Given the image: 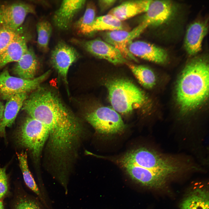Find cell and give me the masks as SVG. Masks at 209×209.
<instances>
[{"label":"cell","instance_id":"obj_1","mask_svg":"<svg viewBox=\"0 0 209 209\" xmlns=\"http://www.w3.org/2000/svg\"><path fill=\"white\" fill-rule=\"evenodd\" d=\"M35 91L25 100L21 108L45 125L50 139L62 140L79 130L81 123L54 93L43 88Z\"/></svg>","mask_w":209,"mask_h":209},{"label":"cell","instance_id":"obj_2","mask_svg":"<svg viewBox=\"0 0 209 209\" xmlns=\"http://www.w3.org/2000/svg\"><path fill=\"white\" fill-rule=\"evenodd\" d=\"M209 65L206 60L196 59L186 65L179 79L176 99L181 110L186 112L197 108L208 95Z\"/></svg>","mask_w":209,"mask_h":209},{"label":"cell","instance_id":"obj_3","mask_svg":"<svg viewBox=\"0 0 209 209\" xmlns=\"http://www.w3.org/2000/svg\"><path fill=\"white\" fill-rule=\"evenodd\" d=\"M107 86L110 102L117 112L128 113L141 106L145 101L143 91L127 80L114 79L109 82Z\"/></svg>","mask_w":209,"mask_h":209},{"label":"cell","instance_id":"obj_4","mask_svg":"<svg viewBox=\"0 0 209 209\" xmlns=\"http://www.w3.org/2000/svg\"><path fill=\"white\" fill-rule=\"evenodd\" d=\"M49 136L46 127L30 117L26 118L17 130L15 138L17 143L28 149L33 158L38 161Z\"/></svg>","mask_w":209,"mask_h":209},{"label":"cell","instance_id":"obj_5","mask_svg":"<svg viewBox=\"0 0 209 209\" xmlns=\"http://www.w3.org/2000/svg\"><path fill=\"white\" fill-rule=\"evenodd\" d=\"M86 119L100 134L110 135L122 132L126 126L118 113L107 107L96 109L86 116Z\"/></svg>","mask_w":209,"mask_h":209},{"label":"cell","instance_id":"obj_6","mask_svg":"<svg viewBox=\"0 0 209 209\" xmlns=\"http://www.w3.org/2000/svg\"><path fill=\"white\" fill-rule=\"evenodd\" d=\"M50 72L48 71L33 79H26L12 76L8 70H4L0 74V96L7 100L15 95L34 91L39 87Z\"/></svg>","mask_w":209,"mask_h":209},{"label":"cell","instance_id":"obj_7","mask_svg":"<svg viewBox=\"0 0 209 209\" xmlns=\"http://www.w3.org/2000/svg\"><path fill=\"white\" fill-rule=\"evenodd\" d=\"M34 7L26 2H18L0 6V27L16 31L24 22L27 16L35 14Z\"/></svg>","mask_w":209,"mask_h":209},{"label":"cell","instance_id":"obj_8","mask_svg":"<svg viewBox=\"0 0 209 209\" xmlns=\"http://www.w3.org/2000/svg\"><path fill=\"white\" fill-rule=\"evenodd\" d=\"M147 28L140 23L139 25L130 30H118L107 31L103 35L104 40L117 48L127 60L136 61L135 57L130 52L129 44L138 37Z\"/></svg>","mask_w":209,"mask_h":209},{"label":"cell","instance_id":"obj_9","mask_svg":"<svg viewBox=\"0 0 209 209\" xmlns=\"http://www.w3.org/2000/svg\"><path fill=\"white\" fill-rule=\"evenodd\" d=\"M175 10L171 1L152 0L141 23L147 27L163 24L172 18Z\"/></svg>","mask_w":209,"mask_h":209},{"label":"cell","instance_id":"obj_10","mask_svg":"<svg viewBox=\"0 0 209 209\" xmlns=\"http://www.w3.org/2000/svg\"><path fill=\"white\" fill-rule=\"evenodd\" d=\"M79 56L75 49L64 42H59L52 52L51 63L66 83L69 68Z\"/></svg>","mask_w":209,"mask_h":209},{"label":"cell","instance_id":"obj_11","mask_svg":"<svg viewBox=\"0 0 209 209\" xmlns=\"http://www.w3.org/2000/svg\"><path fill=\"white\" fill-rule=\"evenodd\" d=\"M84 48L91 54L114 64L127 63V60L112 45L100 38L84 41Z\"/></svg>","mask_w":209,"mask_h":209},{"label":"cell","instance_id":"obj_12","mask_svg":"<svg viewBox=\"0 0 209 209\" xmlns=\"http://www.w3.org/2000/svg\"><path fill=\"white\" fill-rule=\"evenodd\" d=\"M128 49L134 57L158 63H162L167 60V52L154 44L142 41H133Z\"/></svg>","mask_w":209,"mask_h":209},{"label":"cell","instance_id":"obj_13","mask_svg":"<svg viewBox=\"0 0 209 209\" xmlns=\"http://www.w3.org/2000/svg\"><path fill=\"white\" fill-rule=\"evenodd\" d=\"M86 1L84 0L63 1L53 15V21L55 26L61 30L68 28L74 16L82 8Z\"/></svg>","mask_w":209,"mask_h":209},{"label":"cell","instance_id":"obj_14","mask_svg":"<svg viewBox=\"0 0 209 209\" xmlns=\"http://www.w3.org/2000/svg\"><path fill=\"white\" fill-rule=\"evenodd\" d=\"M207 30V25L202 22H195L189 26L184 42L185 47L188 54L194 55L201 51L202 42Z\"/></svg>","mask_w":209,"mask_h":209},{"label":"cell","instance_id":"obj_15","mask_svg":"<svg viewBox=\"0 0 209 209\" xmlns=\"http://www.w3.org/2000/svg\"><path fill=\"white\" fill-rule=\"evenodd\" d=\"M152 0L126 1L112 8L108 14L123 21L147 11Z\"/></svg>","mask_w":209,"mask_h":209},{"label":"cell","instance_id":"obj_16","mask_svg":"<svg viewBox=\"0 0 209 209\" xmlns=\"http://www.w3.org/2000/svg\"><path fill=\"white\" fill-rule=\"evenodd\" d=\"M28 93H22L13 95L7 100L3 115L0 122V136L5 135L6 127L14 122L23 103L28 97Z\"/></svg>","mask_w":209,"mask_h":209},{"label":"cell","instance_id":"obj_17","mask_svg":"<svg viewBox=\"0 0 209 209\" xmlns=\"http://www.w3.org/2000/svg\"><path fill=\"white\" fill-rule=\"evenodd\" d=\"M16 62L13 69L15 74L18 77L26 79L34 78L38 67V62L33 49L28 48Z\"/></svg>","mask_w":209,"mask_h":209},{"label":"cell","instance_id":"obj_18","mask_svg":"<svg viewBox=\"0 0 209 209\" xmlns=\"http://www.w3.org/2000/svg\"><path fill=\"white\" fill-rule=\"evenodd\" d=\"M28 48L26 38L19 33L0 54V68L9 63L17 62Z\"/></svg>","mask_w":209,"mask_h":209},{"label":"cell","instance_id":"obj_19","mask_svg":"<svg viewBox=\"0 0 209 209\" xmlns=\"http://www.w3.org/2000/svg\"><path fill=\"white\" fill-rule=\"evenodd\" d=\"M15 186L11 209H46L37 197L26 192L20 184Z\"/></svg>","mask_w":209,"mask_h":209},{"label":"cell","instance_id":"obj_20","mask_svg":"<svg viewBox=\"0 0 209 209\" xmlns=\"http://www.w3.org/2000/svg\"><path fill=\"white\" fill-rule=\"evenodd\" d=\"M16 154L26 185L37 196L46 209H51L42 195L29 169L26 152L22 151L20 153H17Z\"/></svg>","mask_w":209,"mask_h":209},{"label":"cell","instance_id":"obj_21","mask_svg":"<svg viewBox=\"0 0 209 209\" xmlns=\"http://www.w3.org/2000/svg\"><path fill=\"white\" fill-rule=\"evenodd\" d=\"M208 191L197 188L190 192L181 204V209H209Z\"/></svg>","mask_w":209,"mask_h":209},{"label":"cell","instance_id":"obj_22","mask_svg":"<svg viewBox=\"0 0 209 209\" xmlns=\"http://www.w3.org/2000/svg\"><path fill=\"white\" fill-rule=\"evenodd\" d=\"M128 28L123 21L108 14L96 18L92 26L91 32L92 33L100 31L127 30Z\"/></svg>","mask_w":209,"mask_h":209},{"label":"cell","instance_id":"obj_23","mask_svg":"<svg viewBox=\"0 0 209 209\" xmlns=\"http://www.w3.org/2000/svg\"><path fill=\"white\" fill-rule=\"evenodd\" d=\"M127 64L143 86L147 88H151L155 85L156 77L151 69L142 65L128 63Z\"/></svg>","mask_w":209,"mask_h":209},{"label":"cell","instance_id":"obj_24","mask_svg":"<svg viewBox=\"0 0 209 209\" xmlns=\"http://www.w3.org/2000/svg\"><path fill=\"white\" fill-rule=\"evenodd\" d=\"M37 44L39 48L44 52L49 50V40L52 31V26L46 21L39 22L37 25Z\"/></svg>","mask_w":209,"mask_h":209},{"label":"cell","instance_id":"obj_25","mask_svg":"<svg viewBox=\"0 0 209 209\" xmlns=\"http://www.w3.org/2000/svg\"><path fill=\"white\" fill-rule=\"evenodd\" d=\"M96 12L94 6L87 5L83 15L77 21L76 27L79 31L83 34L91 33V27L96 17Z\"/></svg>","mask_w":209,"mask_h":209},{"label":"cell","instance_id":"obj_26","mask_svg":"<svg viewBox=\"0 0 209 209\" xmlns=\"http://www.w3.org/2000/svg\"><path fill=\"white\" fill-rule=\"evenodd\" d=\"M20 33L19 29L13 31L0 27V54Z\"/></svg>","mask_w":209,"mask_h":209},{"label":"cell","instance_id":"obj_27","mask_svg":"<svg viewBox=\"0 0 209 209\" xmlns=\"http://www.w3.org/2000/svg\"><path fill=\"white\" fill-rule=\"evenodd\" d=\"M6 167H0V200L7 194L8 189V178Z\"/></svg>","mask_w":209,"mask_h":209},{"label":"cell","instance_id":"obj_28","mask_svg":"<svg viewBox=\"0 0 209 209\" xmlns=\"http://www.w3.org/2000/svg\"><path fill=\"white\" fill-rule=\"evenodd\" d=\"M116 1L114 0H101L98 1V3L101 11L103 12L112 6Z\"/></svg>","mask_w":209,"mask_h":209},{"label":"cell","instance_id":"obj_29","mask_svg":"<svg viewBox=\"0 0 209 209\" xmlns=\"http://www.w3.org/2000/svg\"><path fill=\"white\" fill-rule=\"evenodd\" d=\"M5 106L0 100V122L1 121L3 115Z\"/></svg>","mask_w":209,"mask_h":209},{"label":"cell","instance_id":"obj_30","mask_svg":"<svg viewBox=\"0 0 209 209\" xmlns=\"http://www.w3.org/2000/svg\"><path fill=\"white\" fill-rule=\"evenodd\" d=\"M0 209H4L3 203L0 200Z\"/></svg>","mask_w":209,"mask_h":209}]
</instances>
